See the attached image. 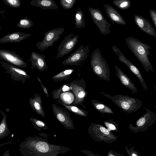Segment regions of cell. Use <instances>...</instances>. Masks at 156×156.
<instances>
[{"instance_id": "1", "label": "cell", "mask_w": 156, "mask_h": 156, "mask_svg": "<svg viewBox=\"0 0 156 156\" xmlns=\"http://www.w3.org/2000/svg\"><path fill=\"white\" fill-rule=\"evenodd\" d=\"M69 149L50 144L46 140L38 136H29L20 144L19 151L23 156H56Z\"/></svg>"}, {"instance_id": "2", "label": "cell", "mask_w": 156, "mask_h": 156, "mask_svg": "<svg viewBox=\"0 0 156 156\" xmlns=\"http://www.w3.org/2000/svg\"><path fill=\"white\" fill-rule=\"evenodd\" d=\"M125 40L128 48L141 63L146 71L147 73L150 71L154 72L153 66L148 57L151 46L132 37H126Z\"/></svg>"}, {"instance_id": "3", "label": "cell", "mask_w": 156, "mask_h": 156, "mask_svg": "<svg viewBox=\"0 0 156 156\" xmlns=\"http://www.w3.org/2000/svg\"><path fill=\"white\" fill-rule=\"evenodd\" d=\"M90 65L93 72L101 79L110 80V72L108 64L98 48L91 54Z\"/></svg>"}, {"instance_id": "4", "label": "cell", "mask_w": 156, "mask_h": 156, "mask_svg": "<svg viewBox=\"0 0 156 156\" xmlns=\"http://www.w3.org/2000/svg\"><path fill=\"white\" fill-rule=\"evenodd\" d=\"M64 31V28L60 27L46 32L44 34L42 41H38L36 44L37 49L44 51L49 47L52 46L54 43L60 38Z\"/></svg>"}, {"instance_id": "5", "label": "cell", "mask_w": 156, "mask_h": 156, "mask_svg": "<svg viewBox=\"0 0 156 156\" xmlns=\"http://www.w3.org/2000/svg\"><path fill=\"white\" fill-rule=\"evenodd\" d=\"M89 51L88 45L84 47L82 44L77 50L65 59L62 64L64 65L81 66L87 58Z\"/></svg>"}, {"instance_id": "6", "label": "cell", "mask_w": 156, "mask_h": 156, "mask_svg": "<svg viewBox=\"0 0 156 156\" xmlns=\"http://www.w3.org/2000/svg\"><path fill=\"white\" fill-rule=\"evenodd\" d=\"M88 11L94 24L98 28L100 33L104 35L110 33L111 25L106 20L99 8L95 9L90 7Z\"/></svg>"}, {"instance_id": "7", "label": "cell", "mask_w": 156, "mask_h": 156, "mask_svg": "<svg viewBox=\"0 0 156 156\" xmlns=\"http://www.w3.org/2000/svg\"><path fill=\"white\" fill-rule=\"evenodd\" d=\"M0 63L5 70V72L9 75L13 80L21 81L24 84L30 79L28 73L19 67L1 61Z\"/></svg>"}, {"instance_id": "8", "label": "cell", "mask_w": 156, "mask_h": 156, "mask_svg": "<svg viewBox=\"0 0 156 156\" xmlns=\"http://www.w3.org/2000/svg\"><path fill=\"white\" fill-rule=\"evenodd\" d=\"M71 90L75 96V105L81 104L86 94V86L84 80L81 77L80 70H78L77 78L69 83Z\"/></svg>"}, {"instance_id": "9", "label": "cell", "mask_w": 156, "mask_h": 156, "mask_svg": "<svg viewBox=\"0 0 156 156\" xmlns=\"http://www.w3.org/2000/svg\"><path fill=\"white\" fill-rule=\"evenodd\" d=\"M78 35L72 33L65 37L58 46L56 58L62 57L72 51L78 42Z\"/></svg>"}, {"instance_id": "10", "label": "cell", "mask_w": 156, "mask_h": 156, "mask_svg": "<svg viewBox=\"0 0 156 156\" xmlns=\"http://www.w3.org/2000/svg\"><path fill=\"white\" fill-rule=\"evenodd\" d=\"M0 59L19 67L26 68L27 63L14 51L0 49Z\"/></svg>"}, {"instance_id": "11", "label": "cell", "mask_w": 156, "mask_h": 156, "mask_svg": "<svg viewBox=\"0 0 156 156\" xmlns=\"http://www.w3.org/2000/svg\"><path fill=\"white\" fill-rule=\"evenodd\" d=\"M112 49L114 52L118 56L119 60L124 63L129 68L132 72L135 74L138 78L144 88L147 89V85L141 73L137 67L124 56L120 49L117 46H113L112 47Z\"/></svg>"}, {"instance_id": "12", "label": "cell", "mask_w": 156, "mask_h": 156, "mask_svg": "<svg viewBox=\"0 0 156 156\" xmlns=\"http://www.w3.org/2000/svg\"><path fill=\"white\" fill-rule=\"evenodd\" d=\"M52 106L55 116L64 127L66 129H75L69 113L56 105L52 104Z\"/></svg>"}, {"instance_id": "13", "label": "cell", "mask_w": 156, "mask_h": 156, "mask_svg": "<svg viewBox=\"0 0 156 156\" xmlns=\"http://www.w3.org/2000/svg\"><path fill=\"white\" fill-rule=\"evenodd\" d=\"M134 20L135 24L141 30L149 35L156 37V31L147 19L142 16L135 15Z\"/></svg>"}, {"instance_id": "14", "label": "cell", "mask_w": 156, "mask_h": 156, "mask_svg": "<svg viewBox=\"0 0 156 156\" xmlns=\"http://www.w3.org/2000/svg\"><path fill=\"white\" fill-rule=\"evenodd\" d=\"M45 57L44 55L32 51L30 58L32 66L41 72L47 69L48 66L45 61Z\"/></svg>"}, {"instance_id": "15", "label": "cell", "mask_w": 156, "mask_h": 156, "mask_svg": "<svg viewBox=\"0 0 156 156\" xmlns=\"http://www.w3.org/2000/svg\"><path fill=\"white\" fill-rule=\"evenodd\" d=\"M105 12L110 21L114 24L125 25L126 23L120 14L113 7L108 4H103Z\"/></svg>"}, {"instance_id": "16", "label": "cell", "mask_w": 156, "mask_h": 156, "mask_svg": "<svg viewBox=\"0 0 156 156\" xmlns=\"http://www.w3.org/2000/svg\"><path fill=\"white\" fill-rule=\"evenodd\" d=\"M31 35L30 34L19 32H14L0 38V44L20 42L28 38Z\"/></svg>"}, {"instance_id": "17", "label": "cell", "mask_w": 156, "mask_h": 156, "mask_svg": "<svg viewBox=\"0 0 156 156\" xmlns=\"http://www.w3.org/2000/svg\"><path fill=\"white\" fill-rule=\"evenodd\" d=\"M114 68L116 71L115 74L122 84L132 90H136V88L134 83L128 76L117 66H115Z\"/></svg>"}, {"instance_id": "18", "label": "cell", "mask_w": 156, "mask_h": 156, "mask_svg": "<svg viewBox=\"0 0 156 156\" xmlns=\"http://www.w3.org/2000/svg\"><path fill=\"white\" fill-rule=\"evenodd\" d=\"M29 102L32 109L38 114L45 117V114L42 105V99L41 96L35 94L33 98H30Z\"/></svg>"}, {"instance_id": "19", "label": "cell", "mask_w": 156, "mask_h": 156, "mask_svg": "<svg viewBox=\"0 0 156 156\" xmlns=\"http://www.w3.org/2000/svg\"><path fill=\"white\" fill-rule=\"evenodd\" d=\"M30 4L32 6L41 8L43 10L55 9L58 8L53 0H32Z\"/></svg>"}, {"instance_id": "20", "label": "cell", "mask_w": 156, "mask_h": 156, "mask_svg": "<svg viewBox=\"0 0 156 156\" xmlns=\"http://www.w3.org/2000/svg\"><path fill=\"white\" fill-rule=\"evenodd\" d=\"M3 117L0 123V140L7 136L10 133V131L8 128L6 122L7 116L5 113L0 110Z\"/></svg>"}, {"instance_id": "21", "label": "cell", "mask_w": 156, "mask_h": 156, "mask_svg": "<svg viewBox=\"0 0 156 156\" xmlns=\"http://www.w3.org/2000/svg\"><path fill=\"white\" fill-rule=\"evenodd\" d=\"M75 69H69L64 70L54 76L52 79L54 81L58 82L69 79L74 72Z\"/></svg>"}, {"instance_id": "22", "label": "cell", "mask_w": 156, "mask_h": 156, "mask_svg": "<svg viewBox=\"0 0 156 156\" xmlns=\"http://www.w3.org/2000/svg\"><path fill=\"white\" fill-rule=\"evenodd\" d=\"M84 15L81 8H79L76 10L75 15L76 28H83L85 27V23Z\"/></svg>"}, {"instance_id": "23", "label": "cell", "mask_w": 156, "mask_h": 156, "mask_svg": "<svg viewBox=\"0 0 156 156\" xmlns=\"http://www.w3.org/2000/svg\"><path fill=\"white\" fill-rule=\"evenodd\" d=\"M34 25L32 21L26 16L19 21L16 26L21 28L28 29Z\"/></svg>"}, {"instance_id": "24", "label": "cell", "mask_w": 156, "mask_h": 156, "mask_svg": "<svg viewBox=\"0 0 156 156\" xmlns=\"http://www.w3.org/2000/svg\"><path fill=\"white\" fill-rule=\"evenodd\" d=\"M112 3L115 6L122 10L129 9L131 5V2L129 0H114Z\"/></svg>"}, {"instance_id": "25", "label": "cell", "mask_w": 156, "mask_h": 156, "mask_svg": "<svg viewBox=\"0 0 156 156\" xmlns=\"http://www.w3.org/2000/svg\"><path fill=\"white\" fill-rule=\"evenodd\" d=\"M70 90V87L69 85V84H67L63 85L59 89H57L55 90L52 92L54 97L55 98L58 96L62 92H65L69 91Z\"/></svg>"}, {"instance_id": "26", "label": "cell", "mask_w": 156, "mask_h": 156, "mask_svg": "<svg viewBox=\"0 0 156 156\" xmlns=\"http://www.w3.org/2000/svg\"><path fill=\"white\" fill-rule=\"evenodd\" d=\"M76 1V0H60L62 7L66 10L72 8Z\"/></svg>"}, {"instance_id": "27", "label": "cell", "mask_w": 156, "mask_h": 156, "mask_svg": "<svg viewBox=\"0 0 156 156\" xmlns=\"http://www.w3.org/2000/svg\"><path fill=\"white\" fill-rule=\"evenodd\" d=\"M62 105L69 110L77 115L83 116H84L85 115V114L82 110L76 107L70 106L64 103H62Z\"/></svg>"}, {"instance_id": "28", "label": "cell", "mask_w": 156, "mask_h": 156, "mask_svg": "<svg viewBox=\"0 0 156 156\" xmlns=\"http://www.w3.org/2000/svg\"><path fill=\"white\" fill-rule=\"evenodd\" d=\"M30 120L32 122V125L35 128L37 129L38 127L45 129L46 127L48 128L45 123L41 120L32 118H30Z\"/></svg>"}, {"instance_id": "29", "label": "cell", "mask_w": 156, "mask_h": 156, "mask_svg": "<svg viewBox=\"0 0 156 156\" xmlns=\"http://www.w3.org/2000/svg\"><path fill=\"white\" fill-rule=\"evenodd\" d=\"M7 5L13 8H18L21 5L20 0H3Z\"/></svg>"}, {"instance_id": "30", "label": "cell", "mask_w": 156, "mask_h": 156, "mask_svg": "<svg viewBox=\"0 0 156 156\" xmlns=\"http://www.w3.org/2000/svg\"><path fill=\"white\" fill-rule=\"evenodd\" d=\"M59 95H62V96H60L61 98L63 100V101L66 102V103H67V102L72 101V94H70L69 92H66L65 93H63L62 94L61 93ZM69 102H70L69 101Z\"/></svg>"}, {"instance_id": "31", "label": "cell", "mask_w": 156, "mask_h": 156, "mask_svg": "<svg viewBox=\"0 0 156 156\" xmlns=\"http://www.w3.org/2000/svg\"><path fill=\"white\" fill-rule=\"evenodd\" d=\"M149 12L153 23L156 27V11L155 10L150 9Z\"/></svg>"}, {"instance_id": "32", "label": "cell", "mask_w": 156, "mask_h": 156, "mask_svg": "<svg viewBox=\"0 0 156 156\" xmlns=\"http://www.w3.org/2000/svg\"><path fill=\"white\" fill-rule=\"evenodd\" d=\"M37 80L40 83L44 93L46 94L47 97H48L49 94L48 91V89L45 86L43 85L41 81V80L37 76Z\"/></svg>"}, {"instance_id": "33", "label": "cell", "mask_w": 156, "mask_h": 156, "mask_svg": "<svg viewBox=\"0 0 156 156\" xmlns=\"http://www.w3.org/2000/svg\"><path fill=\"white\" fill-rule=\"evenodd\" d=\"M121 106L122 108L125 110H127L129 108V104L126 102L123 101L121 104Z\"/></svg>"}, {"instance_id": "34", "label": "cell", "mask_w": 156, "mask_h": 156, "mask_svg": "<svg viewBox=\"0 0 156 156\" xmlns=\"http://www.w3.org/2000/svg\"><path fill=\"white\" fill-rule=\"evenodd\" d=\"M145 121V119L144 118H141L137 121V125L138 126H141L144 124Z\"/></svg>"}, {"instance_id": "35", "label": "cell", "mask_w": 156, "mask_h": 156, "mask_svg": "<svg viewBox=\"0 0 156 156\" xmlns=\"http://www.w3.org/2000/svg\"><path fill=\"white\" fill-rule=\"evenodd\" d=\"M100 129L101 131L105 134L108 135L109 133L108 130L103 127H101L100 128Z\"/></svg>"}, {"instance_id": "36", "label": "cell", "mask_w": 156, "mask_h": 156, "mask_svg": "<svg viewBox=\"0 0 156 156\" xmlns=\"http://www.w3.org/2000/svg\"><path fill=\"white\" fill-rule=\"evenodd\" d=\"M104 107V106L103 105L101 104L98 105L96 106V108L97 109H100L103 108Z\"/></svg>"}, {"instance_id": "37", "label": "cell", "mask_w": 156, "mask_h": 156, "mask_svg": "<svg viewBox=\"0 0 156 156\" xmlns=\"http://www.w3.org/2000/svg\"><path fill=\"white\" fill-rule=\"evenodd\" d=\"M3 156H9L10 154H9V150L6 151L2 155Z\"/></svg>"}, {"instance_id": "38", "label": "cell", "mask_w": 156, "mask_h": 156, "mask_svg": "<svg viewBox=\"0 0 156 156\" xmlns=\"http://www.w3.org/2000/svg\"><path fill=\"white\" fill-rule=\"evenodd\" d=\"M109 127L112 130H114L115 129V126L112 124H109Z\"/></svg>"}, {"instance_id": "39", "label": "cell", "mask_w": 156, "mask_h": 156, "mask_svg": "<svg viewBox=\"0 0 156 156\" xmlns=\"http://www.w3.org/2000/svg\"><path fill=\"white\" fill-rule=\"evenodd\" d=\"M11 143H12V141H9V142H6L3 143H2V144H0V147L2 146L3 145H5V144H10Z\"/></svg>"}, {"instance_id": "40", "label": "cell", "mask_w": 156, "mask_h": 156, "mask_svg": "<svg viewBox=\"0 0 156 156\" xmlns=\"http://www.w3.org/2000/svg\"><path fill=\"white\" fill-rule=\"evenodd\" d=\"M6 12V11H0V14H2L3 13H5Z\"/></svg>"}, {"instance_id": "41", "label": "cell", "mask_w": 156, "mask_h": 156, "mask_svg": "<svg viewBox=\"0 0 156 156\" xmlns=\"http://www.w3.org/2000/svg\"><path fill=\"white\" fill-rule=\"evenodd\" d=\"M132 155L133 156H137V155L136 154H132Z\"/></svg>"}, {"instance_id": "42", "label": "cell", "mask_w": 156, "mask_h": 156, "mask_svg": "<svg viewBox=\"0 0 156 156\" xmlns=\"http://www.w3.org/2000/svg\"><path fill=\"white\" fill-rule=\"evenodd\" d=\"M2 29V26H0V30H1Z\"/></svg>"}]
</instances>
